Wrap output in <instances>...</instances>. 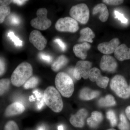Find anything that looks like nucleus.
I'll return each instance as SVG.
<instances>
[{
	"instance_id": "obj_6",
	"label": "nucleus",
	"mask_w": 130,
	"mask_h": 130,
	"mask_svg": "<svg viewBox=\"0 0 130 130\" xmlns=\"http://www.w3.org/2000/svg\"><path fill=\"white\" fill-rule=\"evenodd\" d=\"M48 11L45 8H40L37 12L36 18L30 21L31 25L38 29L46 30L50 27L52 24L50 20L47 18Z\"/></svg>"
},
{
	"instance_id": "obj_40",
	"label": "nucleus",
	"mask_w": 130,
	"mask_h": 130,
	"mask_svg": "<svg viewBox=\"0 0 130 130\" xmlns=\"http://www.w3.org/2000/svg\"><path fill=\"white\" fill-rule=\"evenodd\" d=\"M106 130H117L115 129H113V128H111V129H107Z\"/></svg>"
},
{
	"instance_id": "obj_25",
	"label": "nucleus",
	"mask_w": 130,
	"mask_h": 130,
	"mask_svg": "<svg viewBox=\"0 0 130 130\" xmlns=\"http://www.w3.org/2000/svg\"><path fill=\"white\" fill-rule=\"evenodd\" d=\"M120 122L118 125V128L120 130H130L129 124L124 114L121 113L120 115Z\"/></svg>"
},
{
	"instance_id": "obj_28",
	"label": "nucleus",
	"mask_w": 130,
	"mask_h": 130,
	"mask_svg": "<svg viewBox=\"0 0 130 130\" xmlns=\"http://www.w3.org/2000/svg\"><path fill=\"white\" fill-rule=\"evenodd\" d=\"M8 35V37L14 42V45L16 46H21L23 45V42L20 40L18 37L15 36L14 32L12 31H9Z\"/></svg>"
},
{
	"instance_id": "obj_19",
	"label": "nucleus",
	"mask_w": 130,
	"mask_h": 130,
	"mask_svg": "<svg viewBox=\"0 0 130 130\" xmlns=\"http://www.w3.org/2000/svg\"><path fill=\"white\" fill-rule=\"evenodd\" d=\"M100 94L99 91L93 90L86 87L81 90L79 92V96L81 100L89 101L97 97Z\"/></svg>"
},
{
	"instance_id": "obj_9",
	"label": "nucleus",
	"mask_w": 130,
	"mask_h": 130,
	"mask_svg": "<svg viewBox=\"0 0 130 130\" xmlns=\"http://www.w3.org/2000/svg\"><path fill=\"white\" fill-rule=\"evenodd\" d=\"M89 78L92 82H96L97 86L102 88H106L109 81V78L103 76L100 70L95 67L91 69L89 73Z\"/></svg>"
},
{
	"instance_id": "obj_4",
	"label": "nucleus",
	"mask_w": 130,
	"mask_h": 130,
	"mask_svg": "<svg viewBox=\"0 0 130 130\" xmlns=\"http://www.w3.org/2000/svg\"><path fill=\"white\" fill-rule=\"evenodd\" d=\"M111 89L120 98L128 99L130 96L129 86L124 77L119 74L115 75L110 83Z\"/></svg>"
},
{
	"instance_id": "obj_23",
	"label": "nucleus",
	"mask_w": 130,
	"mask_h": 130,
	"mask_svg": "<svg viewBox=\"0 0 130 130\" xmlns=\"http://www.w3.org/2000/svg\"><path fill=\"white\" fill-rule=\"evenodd\" d=\"M39 83V79L37 77H31L24 85V88L25 89L34 88L37 86Z\"/></svg>"
},
{
	"instance_id": "obj_30",
	"label": "nucleus",
	"mask_w": 130,
	"mask_h": 130,
	"mask_svg": "<svg viewBox=\"0 0 130 130\" xmlns=\"http://www.w3.org/2000/svg\"><path fill=\"white\" fill-rule=\"evenodd\" d=\"M5 130H19L18 126L13 121L8 122L5 126Z\"/></svg>"
},
{
	"instance_id": "obj_11",
	"label": "nucleus",
	"mask_w": 130,
	"mask_h": 130,
	"mask_svg": "<svg viewBox=\"0 0 130 130\" xmlns=\"http://www.w3.org/2000/svg\"><path fill=\"white\" fill-rule=\"evenodd\" d=\"M29 40L31 43L39 50H43L46 46V39L39 31H32L30 35Z\"/></svg>"
},
{
	"instance_id": "obj_26",
	"label": "nucleus",
	"mask_w": 130,
	"mask_h": 130,
	"mask_svg": "<svg viewBox=\"0 0 130 130\" xmlns=\"http://www.w3.org/2000/svg\"><path fill=\"white\" fill-rule=\"evenodd\" d=\"M11 13V9L8 6H0V24L2 23L5 21V19Z\"/></svg>"
},
{
	"instance_id": "obj_8",
	"label": "nucleus",
	"mask_w": 130,
	"mask_h": 130,
	"mask_svg": "<svg viewBox=\"0 0 130 130\" xmlns=\"http://www.w3.org/2000/svg\"><path fill=\"white\" fill-rule=\"evenodd\" d=\"M92 66V63L88 61L79 60L77 61L73 70V75L74 78L77 80H80L82 78L84 79H88Z\"/></svg>"
},
{
	"instance_id": "obj_17",
	"label": "nucleus",
	"mask_w": 130,
	"mask_h": 130,
	"mask_svg": "<svg viewBox=\"0 0 130 130\" xmlns=\"http://www.w3.org/2000/svg\"><path fill=\"white\" fill-rule=\"evenodd\" d=\"M103 119V115L101 112L94 111L91 113L90 117L87 119V124L90 128L95 129L98 127Z\"/></svg>"
},
{
	"instance_id": "obj_29",
	"label": "nucleus",
	"mask_w": 130,
	"mask_h": 130,
	"mask_svg": "<svg viewBox=\"0 0 130 130\" xmlns=\"http://www.w3.org/2000/svg\"><path fill=\"white\" fill-rule=\"evenodd\" d=\"M9 23L12 25L18 26L20 24V19L18 16L15 14H10L9 15Z\"/></svg>"
},
{
	"instance_id": "obj_39",
	"label": "nucleus",
	"mask_w": 130,
	"mask_h": 130,
	"mask_svg": "<svg viewBox=\"0 0 130 130\" xmlns=\"http://www.w3.org/2000/svg\"><path fill=\"white\" fill-rule=\"evenodd\" d=\"M58 130H64V128L63 125H60L58 127Z\"/></svg>"
},
{
	"instance_id": "obj_42",
	"label": "nucleus",
	"mask_w": 130,
	"mask_h": 130,
	"mask_svg": "<svg viewBox=\"0 0 130 130\" xmlns=\"http://www.w3.org/2000/svg\"><path fill=\"white\" fill-rule=\"evenodd\" d=\"M129 86V89H130V84Z\"/></svg>"
},
{
	"instance_id": "obj_12",
	"label": "nucleus",
	"mask_w": 130,
	"mask_h": 130,
	"mask_svg": "<svg viewBox=\"0 0 130 130\" xmlns=\"http://www.w3.org/2000/svg\"><path fill=\"white\" fill-rule=\"evenodd\" d=\"M120 43L118 38H114L108 42H104L98 44V49L101 53L106 55L111 54L114 53Z\"/></svg>"
},
{
	"instance_id": "obj_27",
	"label": "nucleus",
	"mask_w": 130,
	"mask_h": 130,
	"mask_svg": "<svg viewBox=\"0 0 130 130\" xmlns=\"http://www.w3.org/2000/svg\"><path fill=\"white\" fill-rule=\"evenodd\" d=\"M106 117L109 120L112 126L114 127L117 125V118L115 113L113 110H110L108 111L106 113Z\"/></svg>"
},
{
	"instance_id": "obj_14",
	"label": "nucleus",
	"mask_w": 130,
	"mask_h": 130,
	"mask_svg": "<svg viewBox=\"0 0 130 130\" xmlns=\"http://www.w3.org/2000/svg\"><path fill=\"white\" fill-rule=\"evenodd\" d=\"M91 46L89 43L84 42L81 44L74 45L73 47V51L74 54L78 58L82 60H85L87 56V52L90 49Z\"/></svg>"
},
{
	"instance_id": "obj_2",
	"label": "nucleus",
	"mask_w": 130,
	"mask_h": 130,
	"mask_svg": "<svg viewBox=\"0 0 130 130\" xmlns=\"http://www.w3.org/2000/svg\"><path fill=\"white\" fill-rule=\"evenodd\" d=\"M43 99L45 104L54 112L59 113L63 109L62 98L59 92L53 86H50L46 89Z\"/></svg>"
},
{
	"instance_id": "obj_34",
	"label": "nucleus",
	"mask_w": 130,
	"mask_h": 130,
	"mask_svg": "<svg viewBox=\"0 0 130 130\" xmlns=\"http://www.w3.org/2000/svg\"><path fill=\"white\" fill-rule=\"evenodd\" d=\"M55 43L58 44L60 48L63 51H66L67 49V46L66 44L61 39L56 38L54 40Z\"/></svg>"
},
{
	"instance_id": "obj_38",
	"label": "nucleus",
	"mask_w": 130,
	"mask_h": 130,
	"mask_svg": "<svg viewBox=\"0 0 130 130\" xmlns=\"http://www.w3.org/2000/svg\"><path fill=\"white\" fill-rule=\"evenodd\" d=\"M125 112L127 118L130 121V106H128L126 108Z\"/></svg>"
},
{
	"instance_id": "obj_3",
	"label": "nucleus",
	"mask_w": 130,
	"mask_h": 130,
	"mask_svg": "<svg viewBox=\"0 0 130 130\" xmlns=\"http://www.w3.org/2000/svg\"><path fill=\"white\" fill-rule=\"evenodd\" d=\"M55 83L57 90L63 96L70 98L72 95L74 89V83L67 73L59 72L55 77Z\"/></svg>"
},
{
	"instance_id": "obj_16",
	"label": "nucleus",
	"mask_w": 130,
	"mask_h": 130,
	"mask_svg": "<svg viewBox=\"0 0 130 130\" xmlns=\"http://www.w3.org/2000/svg\"><path fill=\"white\" fill-rule=\"evenodd\" d=\"M25 108L24 105L19 102H14L7 108L5 115L7 117L16 116L23 113Z\"/></svg>"
},
{
	"instance_id": "obj_41",
	"label": "nucleus",
	"mask_w": 130,
	"mask_h": 130,
	"mask_svg": "<svg viewBox=\"0 0 130 130\" xmlns=\"http://www.w3.org/2000/svg\"><path fill=\"white\" fill-rule=\"evenodd\" d=\"M39 130H43V129H40Z\"/></svg>"
},
{
	"instance_id": "obj_7",
	"label": "nucleus",
	"mask_w": 130,
	"mask_h": 130,
	"mask_svg": "<svg viewBox=\"0 0 130 130\" xmlns=\"http://www.w3.org/2000/svg\"><path fill=\"white\" fill-rule=\"evenodd\" d=\"M56 30L60 32H69L74 33L79 29L78 22L70 17L59 19L55 25Z\"/></svg>"
},
{
	"instance_id": "obj_5",
	"label": "nucleus",
	"mask_w": 130,
	"mask_h": 130,
	"mask_svg": "<svg viewBox=\"0 0 130 130\" xmlns=\"http://www.w3.org/2000/svg\"><path fill=\"white\" fill-rule=\"evenodd\" d=\"M70 14L72 18L77 22L82 24H85L88 23L89 19V10L86 4H78L71 7Z\"/></svg>"
},
{
	"instance_id": "obj_13",
	"label": "nucleus",
	"mask_w": 130,
	"mask_h": 130,
	"mask_svg": "<svg viewBox=\"0 0 130 130\" xmlns=\"http://www.w3.org/2000/svg\"><path fill=\"white\" fill-rule=\"evenodd\" d=\"M88 115L85 108H81L75 114L72 115L70 121L73 126L76 128H83L85 125V121Z\"/></svg>"
},
{
	"instance_id": "obj_32",
	"label": "nucleus",
	"mask_w": 130,
	"mask_h": 130,
	"mask_svg": "<svg viewBox=\"0 0 130 130\" xmlns=\"http://www.w3.org/2000/svg\"><path fill=\"white\" fill-rule=\"evenodd\" d=\"M102 1L106 4L112 6L120 5L124 2V1L122 0H103Z\"/></svg>"
},
{
	"instance_id": "obj_35",
	"label": "nucleus",
	"mask_w": 130,
	"mask_h": 130,
	"mask_svg": "<svg viewBox=\"0 0 130 130\" xmlns=\"http://www.w3.org/2000/svg\"><path fill=\"white\" fill-rule=\"evenodd\" d=\"M6 66L5 61L0 57V76H2L6 71Z\"/></svg>"
},
{
	"instance_id": "obj_20",
	"label": "nucleus",
	"mask_w": 130,
	"mask_h": 130,
	"mask_svg": "<svg viewBox=\"0 0 130 130\" xmlns=\"http://www.w3.org/2000/svg\"><path fill=\"white\" fill-rule=\"evenodd\" d=\"M80 37L78 39L79 42L93 43V39L95 37V35L93 30L89 27L82 29L80 31Z\"/></svg>"
},
{
	"instance_id": "obj_15",
	"label": "nucleus",
	"mask_w": 130,
	"mask_h": 130,
	"mask_svg": "<svg viewBox=\"0 0 130 130\" xmlns=\"http://www.w3.org/2000/svg\"><path fill=\"white\" fill-rule=\"evenodd\" d=\"M114 54L115 58L120 61L130 59V48L125 44L120 45L115 52Z\"/></svg>"
},
{
	"instance_id": "obj_36",
	"label": "nucleus",
	"mask_w": 130,
	"mask_h": 130,
	"mask_svg": "<svg viewBox=\"0 0 130 130\" xmlns=\"http://www.w3.org/2000/svg\"><path fill=\"white\" fill-rule=\"evenodd\" d=\"M12 1H8V0H0V5L3 6H8L10 5Z\"/></svg>"
},
{
	"instance_id": "obj_22",
	"label": "nucleus",
	"mask_w": 130,
	"mask_h": 130,
	"mask_svg": "<svg viewBox=\"0 0 130 130\" xmlns=\"http://www.w3.org/2000/svg\"><path fill=\"white\" fill-rule=\"evenodd\" d=\"M98 104L102 107L113 106L116 105V102L112 95L108 94L105 97L100 98L98 101Z\"/></svg>"
},
{
	"instance_id": "obj_1",
	"label": "nucleus",
	"mask_w": 130,
	"mask_h": 130,
	"mask_svg": "<svg viewBox=\"0 0 130 130\" xmlns=\"http://www.w3.org/2000/svg\"><path fill=\"white\" fill-rule=\"evenodd\" d=\"M33 69L28 62H23L16 68L11 75V81L13 85L20 87L24 85L32 76Z\"/></svg>"
},
{
	"instance_id": "obj_10",
	"label": "nucleus",
	"mask_w": 130,
	"mask_h": 130,
	"mask_svg": "<svg viewBox=\"0 0 130 130\" xmlns=\"http://www.w3.org/2000/svg\"><path fill=\"white\" fill-rule=\"evenodd\" d=\"M118 66L117 61L112 56L105 55L101 59L100 67L103 71L114 73L116 71Z\"/></svg>"
},
{
	"instance_id": "obj_31",
	"label": "nucleus",
	"mask_w": 130,
	"mask_h": 130,
	"mask_svg": "<svg viewBox=\"0 0 130 130\" xmlns=\"http://www.w3.org/2000/svg\"><path fill=\"white\" fill-rule=\"evenodd\" d=\"M38 56L41 60L47 63H50L52 61V57L47 54L44 53H40L38 55Z\"/></svg>"
},
{
	"instance_id": "obj_21",
	"label": "nucleus",
	"mask_w": 130,
	"mask_h": 130,
	"mask_svg": "<svg viewBox=\"0 0 130 130\" xmlns=\"http://www.w3.org/2000/svg\"><path fill=\"white\" fill-rule=\"evenodd\" d=\"M68 61L69 60L66 56L64 55H60L52 63L51 69L54 71L57 72L67 64Z\"/></svg>"
},
{
	"instance_id": "obj_24",
	"label": "nucleus",
	"mask_w": 130,
	"mask_h": 130,
	"mask_svg": "<svg viewBox=\"0 0 130 130\" xmlns=\"http://www.w3.org/2000/svg\"><path fill=\"white\" fill-rule=\"evenodd\" d=\"M10 84L9 79L3 78L0 79V95H2L8 90Z\"/></svg>"
},
{
	"instance_id": "obj_33",
	"label": "nucleus",
	"mask_w": 130,
	"mask_h": 130,
	"mask_svg": "<svg viewBox=\"0 0 130 130\" xmlns=\"http://www.w3.org/2000/svg\"><path fill=\"white\" fill-rule=\"evenodd\" d=\"M115 18L118 19L123 23H126L128 22V20L126 18H125L124 15L119 12L116 11H115Z\"/></svg>"
},
{
	"instance_id": "obj_18",
	"label": "nucleus",
	"mask_w": 130,
	"mask_h": 130,
	"mask_svg": "<svg viewBox=\"0 0 130 130\" xmlns=\"http://www.w3.org/2000/svg\"><path fill=\"white\" fill-rule=\"evenodd\" d=\"M92 13L93 15L99 13V19L103 22H106L109 17V11L106 6L103 3L98 4L93 8Z\"/></svg>"
},
{
	"instance_id": "obj_37",
	"label": "nucleus",
	"mask_w": 130,
	"mask_h": 130,
	"mask_svg": "<svg viewBox=\"0 0 130 130\" xmlns=\"http://www.w3.org/2000/svg\"><path fill=\"white\" fill-rule=\"evenodd\" d=\"M27 1H24V0H14V1H12V2L14 3L19 6H21L23 5Z\"/></svg>"
}]
</instances>
